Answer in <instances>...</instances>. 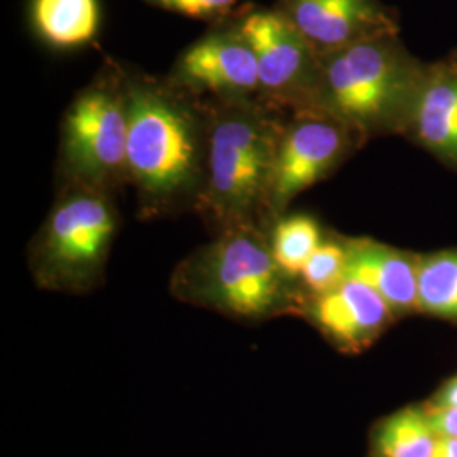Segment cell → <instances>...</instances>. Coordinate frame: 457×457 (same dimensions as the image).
<instances>
[{"label":"cell","mask_w":457,"mask_h":457,"mask_svg":"<svg viewBox=\"0 0 457 457\" xmlns=\"http://www.w3.org/2000/svg\"><path fill=\"white\" fill-rule=\"evenodd\" d=\"M427 63L410 53L400 33L364 39L320 54L313 109L341 120L362 143L407 134Z\"/></svg>","instance_id":"4"},{"label":"cell","mask_w":457,"mask_h":457,"mask_svg":"<svg viewBox=\"0 0 457 457\" xmlns=\"http://www.w3.org/2000/svg\"><path fill=\"white\" fill-rule=\"evenodd\" d=\"M347 245L345 236L327 232L326 239L303 266L298 283L307 296L326 294L345 279Z\"/></svg>","instance_id":"18"},{"label":"cell","mask_w":457,"mask_h":457,"mask_svg":"<svg viewBox=\"0 0 457 457\" xmlns=\"http://www.w3.org/2000/svg\"><path fill=\"white\" fill-rule=\"evenodd\" d=\"M128 180L139 220L195 212L207 180V98L126 65Z\"/></svg>","instance_id":"1"},{"label":"cell","mask_w":457,"mask_h":457,"mask_svg":"<svg viewBox=\"0 0 457 457\" xmlns=\"http://www.w3.org/2000/svg\"><path fill=\"white\" fill-rule=\"evenodd\" d=\"M300 317L343 353H361L392 326V307L373 288L345 278L326 294L305 295Z\"/></svg>","instance_id":"11"},{"label":"cell","mask_w":457,"mask_h":457,"mask_svg":"<svg viewBox=\"0 0 457 457\" xmlns=\"http://www.w3.org/2000/svg\"><path fill=\"white\" fill-rule=\"evenodd\" d=\"M405 136L457 171V51L427 63Z\"/></svg>","instance_id":"12"},{"label":"cell","mask_w":457,"mask_h":457,"mask_svg":"<svg viewBox=\"0 0 457 457\" xmlns=\"http://www.w3.org/2000/svg\"><path fill=\"white\" fill-rule=\"evenodd\" d=\"M115 196L94 187L58 185L56 198L26 253L37 288L88 295L104 285L120 228Z\"/></svg>","instance_id":"5"},{"label":"cell","mask_w":457,"mask_h":457,"mask_svg":"<svg viewBox=\"0 0 457 457\" xmlns=\"http://www.w3.org/2000/svg\"><path fill=\"white\" fill-rule=\"evenodd\" d=\"M345 278L373 288L396 319L419 312V254L371 237H345Z\"/></svg>","instance_id":"13"},{"label":"cell","mask_w":457,"mask_h":457,"mask_svg":"<svg viewBox=\"0 0 457 457\" xmlns=\"http://www.w3.org/2000/svg\"><path fill=\"white\" fill-rule=\"evenodd\" d=\"M430 407H439V409H454L457 407V376L451 378L442 385L439 393L432 398L428 403Z\"/></svg>","instance_id":"21"},{"label":"cell","mask_w":457,"mask_h":457,"mask_svg":"<svg viewBox=\"0 0 457 457\" xmlns=\"http://www.w3.org/2000/svg\"><path fill=\"white\" fill-rule=\"evenodd\" d=\"M432 457H457V437H439Z\"/></svg>","instance_id":"22"},{"label":"cell","mask_w":457,"mask_h":457,"mask_svg":"<svg viewBox=\"0 0 457 457\" xmlns=\"http://www.w3.org/2000/svg\"><path fill=\"white\" fill-rule=\"evenodd\" d=\"M362 145L358 134L322 111L288 112L266 196V230L296 196L328 179Z\"/></svg>","instance_id":"7"},{"label":"cell","mask_w":457,"mask_h":457,"mask_svg":"<svg viewBox=\"0 0 457 457\" xmlns=\"http://www.w3.org/2000/svg\"><path fill=\"white\" fill-rule=\"evenodd\" d=\"M58 185L117 195L128 180L126 65L107 58L66 107L60 126Z\"/></svg>","instance_id":"6"},{"label":"cell","mask_w":457,"mask_h":457,"mask_svg":"<svg viewBox=\"0 0 457 457\" xmlns=\"http://www.w3.org/2000/svg\"><path fill=\"white\" fill-rule=\"evenodd\" d=\"M168 77L204 98L260 97L256 56L234 17L183 49Z\"/></svg>","instance_id":"9"},{"label":"cell","mask_w":457,"mask_h":457,"mask_svg":"<svg viewBox=\"0 0 457 457\" xmlns=\"http://www.w3.org/2000/svg\"><path fill=\"white\" fill-rule=\"evenodd\" d=\"M437 439L425 407H407L375 425L370 457H432Z\"/></svg>","instance_id":"15"},{"label":"cell","mask_w":457,"mask_h":457,"mask_svg":"<svg viewBox=\"0 0 457 457\" xmlns=\"http://www.w3.org/2000/svg\"><path fill=\"white\" fill-rule=\"evenodd\" d=\"M168 288L181 303L247 326L300 317L305 302L300 283L275 262L268 230L256 226L213 232L173 268Z\"/></svg>","instance_id":"2"},{"label":"cell","mask_w":457,"mask_h":457,"mask_svg":"<svg viewBox=\"0 0 457 457\" xmlns=\"http://www.w3.org/2000/svg\"><path fill=\"white\" fill-rule=\"evenodd\" d=\"M428 419L439 437H457V407L439 409L425 405Z\"/></svg>","instance_id":"20"},{"label":"cell","mask_w":457,"mask_h":457,"mask_svg":"<svg viewBox=\"0 0 457 457\" xmlns=\"http://www.w3.org/2000/svg\"><path fill=\"white\" fill-rule=\"evenodd\" d=\"M320 222L305 212H287L268 228V241L278 266L298 281L313 251L326 239Z\"/></svg>","instance_id":"16"},{"label":"cell","mask_w":457,"mask_h":457,"mask_svg":"<svg viewBox=\"0 0 457 457\" xmlns=\"http://www.w3.org/2000/svg\"><path fill=\"white\" fill-rule=\"evenodd\" d=\"M26 19L34 39L54 53L92 46L104 28L102 0H28Z\"/></svg>","instance_id":"14"},{"label":"cell","mask_w":457,"mask_h":457,"mask_svg":"<svg viewBox=\"0 0 457 457\" xmlns=\"http://www.w3.org/2000/svg\"><path fill=\"white\" fill-rule=\"evenodd\" d=\"M273 7L319 56L376 36L400 33L396 12L381 0H277Z\"/></svg>","instance_id":"10"},{"label":"cell","mask_w":457,"mask_h":457,"mask_svg":"<svg viewBox=\"0 0 457 457\" xmlns=\"http://www.w3.org/2000/svg\"><path fill=\"white\" fill-rule=\"evenodd\" d=\"M147 5L166 12L198 19L205 22H222L234 16L241 0H145Z\"/></svg>","instance_id":"19"},{"label":"cell","mask_w":457,"mask_h":457,"mask_svg":"<svg viewBox=\"0 0 457 457\" xmlns=\"http://www.w3.org/2000/svg\"><path fill=\"white\" fill-rule=\"evenodd\" d=\"M419 312L457 322V249L419 254Z\"/></svg>","instance_id":"17"},{"label":"cell","mask_w":457,"mask_h":457,"mask_svg":"<svg viewBox=\"0 0 457 457\" xmlns=\"http://www.w3.org/2000/svg\"><path fill=\"white\" fill-rule=\"evenodd\" d=\"M207 180L195 213L212 232L264 228V207L288 112L260 97L207 98Z\"/></svg>","instance_id":"3"},{"label":"cell","mask_w":457,"mask_h":457,"mask_svg":"<svg viewBox=\"0 0 457 457\" xmlns=\"http://www.w3.org/2000/svg\"><path fill=\"white\" fill-rule=\"evenodd\" d=\"M234 21L254 51L260 98L285 112L313 109L320 56L275 7H239Z\"/></svg>","instance_id":"8"}]
</instances>
